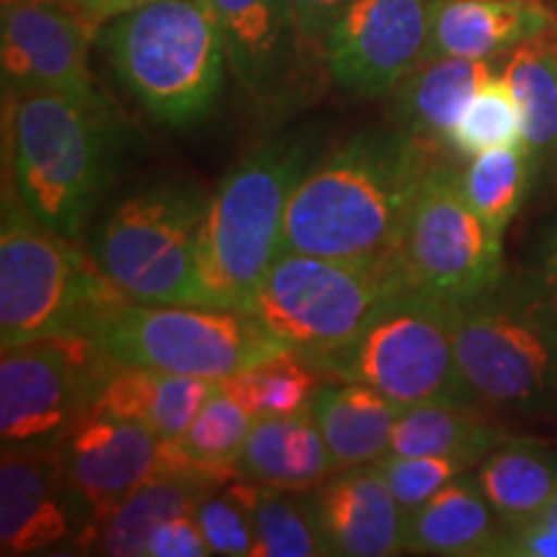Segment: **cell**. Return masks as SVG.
Returning <instances> with one entry per match:
<instances>
[{"label":"cell","instance_id":"8fae6325","mask_svg":"<svg viewBox=\"0 0 557 557\" xmlns=\"http://www.w3.org/2000/svg\"><path fill=\"white\" fill-rule=\"evenodd\" d=\"M120 369L88 333H52L9 348L0 361V442L3 451L60 449L99 413Z\"/></svg>","mask_w":557,"mask_h":557},{"label":"cell","instance_id":"e575fe53","mask_svg":"<svg viewBox=\"0 0 557 557\" xmlns=\"http://www.w3.org/2000/svg\"><path fill=\"white\" fill-rule=\"evenodd\" d=\"M212 555H253V527L248 508L227 483L207 491L194 508Z\"/></svg>","mask_w":557,"mask_h":557},{"label":"cell","instance_id":"9a60e30c","mask_svg":"<svg viewBox=\"0 0 557 557\" xmlns=\"http://www.w3.org/2000/svg\"><path fill=\"white\" fill-rule=\"evenodd\" d=\"M96 29L65 0H21L0 11L3 90H47L81 101H103L90 73Z\"/></svg>","mask_w":557,"mask_h":557},{"label":"cell","instance_id":"6da1fadb","mask_svg":"<svg viewBox=\"0 0 557 557\" xmlns=\"http://www.w3.org/2000/svg\"><path fill=\"white\" fill-rule=\"evenodd\" d=\"M438 156L400 127H369L315 160L292 191L282 250L398 267L408 212Z\"/></svg>","mask_w":557,"mask_h":557},{"label":"cell","instance_id":"52a82bcc","mask_svg":"<svg viewBox=\"0 0 557 557\" xmlns=\"http://www.w3.org/2000/svg\"><path fill=\"white\" fill-rule=\"evenodd\" d=\"M209 199L205 186L186 178L143 186L101 218L88 253L132 302L207 308L199 248Z\"/></svg>","mask_w":557,"mask_h":557},{"label":"cell","instance_id":"f1b7e54d","mask_svg":"<svg viewBox=\"0 0 557 557\" xmlns=\"http://www.w3.org/2000/svg\"><path fill=\"white\" fill-rule=\"evenodd\" d=\"M225 485V483H222ZM218 487L191 475L156 472L122 500L96 534L90 553L114 557H145L148 540L156 529L178 513L194 511L207 491Z\"/></svg>","mask_w":557,"mask_h":557},{"label":"cell","instance_id":"ab89813d","mask_svg":"<svg viewBox=\"0 0 557 557\" xmlns=\"http://www.w3.org/2000/svg\"><path fill=\"white\" fill-rule=\"evenodd\" d=\"M148 3H158V0H70V5H75L96 29H101L107 21Z\"/></svg>","mask_w":557,"mask_h":557},{"label":"cell","instance_id":"603a6c76","mask_svg":"<svg viewBox=\"0 0 557 557\" xmlns=\"http://www.w3.org/2000/svg\"><path fill=\"white\" fill-rule=\"evenodd\" d=\"M310 408L336 470L377 462L385 457L393 429L403 413L398 403L380 389L336 380L318 387Z\"/></svg>","mask_w":557,"mask_h":557},{"label":"cell","instance_id":"44dd1931","mask_svg":"<svg viewBox=\"0 0 557 557\" xmlns=\"http://www.w3.org/2000/svg\"><path fill=\"white\" fill-rule=\"evenodd\" d=\"M508 529L493 513L475 470L462 472L406 517V553L500 557Z\"/></svg>","mask_w":557,"mask_h":557},{"label":"cell","instance_id":"ac0fdd59","mask_svg":"<svg viewBox=\"0 0 557 557\" xmlns=\"http://www.w3.org/2000/svg\"><path fill=\"white\" fill-rule=\"evenodd\" d=\"M305 498L325 555L406 553V517L374 462L331 472Z\"/></svg>","mask_w":557,"mask_h":557},{"label":"cell","instance_id":"277c9868","mask_svg":"<svg viewBox=\"0 0 557 557\" xmlns=\"http://www.w3.org/2000/svg\"><path fill=\"white\" fill-rule=\"evenodd\" d=\"M312 165L297 135L263 139L225 173L207 209L199 278L207 308L243 310L276 256L292 191Z\"/></svg>","mask_w":557,"mask_h":557},{"label":"cell","instance_id":"5bb4252c","mask_svg":"<svg viewBox=\"0 0 557 557\" xmlns=\"http://www.w3.org/2000/svg\"><path fill=\"white\" fill-rule=\"evenodd\" d=\"M436 0H351L325 39L331 81L354 99L393 94L426 58Z\"/></svg>","mask_w":557,"mask_h":557},{"label":"cell","instance_id":"30bf717a","mask_svg":"<svg viewBox=\"0 0 557 557\" xmlns=\"http://www.w3.org/2000/svg\"><path fill=\"white\" fill-rule=\"evenodd\" d=\"M120 367L227 380L289 351L246 310L122 299L90 331Z\"/></svg>","mask_w":557,"mask_h":557},{"label":"cell","instance_id":"7a4b0ae2","mask_svg":"<svg viewBox=\"0 0 557 557\" xmlns=\"http://www.w3.org/2000/svg\"><path fill=\"white\" fill-rule=\"evenodd\" d=\"M124 129L109 99L81 101L47 90H3V176L24 207L78 243L114 184Z\"/></svg>","mask_w":557,"mask_h":557},{"label":"cell","instance_id":"5b68a950","mask_svg":"<svg viewBox=\"0 0 557 557\" xmlns=\"http://www.w3.org/2000/svg\"><path fill=\"white\" fill-rule=\"evenodd\" d=\"M124 297L78 243L34 218L3 176L0 199V348L52 333H88Z\"/></svg>","mask_w":557,"mask_h":557},{"label":"cell","instance_id":"8992f818","mask_svg":"<svg viewBox=\"0 0 557 557\" xmlns=\"http://www.w3.org/2000/svg\"><path fill=\"white\" fill-rule=\"evenodd\" d=\"M457 357L485 413L549 410L557 389V305L529 274L459 305Z\"/></svg>","mask_w":557,"mask_h":557},{"label":"cell","instance_id":"60d3db41","mask_svg":"<svg viewBox=\"0 0 557 557\" xmlns=\"http://www.w3.org/2000/svg\"><path fill=\"white\" fill-rule=\"evenodd\" d=\"M549 410H557V389H555V395H553V406H549Z\"/></svg>","mask_w":557,"mask_h":557},{"label":"cell","instance_id":"2e32d148","mask_svg":"<svg viewBox=\"0 0 557 557\" xmlns=\"http://www.w3.org/2000/svg\"><path fill=\"white\" fill-rule=\"evenodd\" d=\"M94 545V513L67 483L60 449L3 451L0 553L41 555Z\"/></svg>","mask_w":557,"mask_h":557},{"label":"cell","instance_id":"9c48e42d","mask_svg":"<svg viewBox=\"0 0 557 557\" xmlns=\"http://www.w3.org/2000/svg\"><path fill=\"white\" fill-rule=\"evenodd\" d=\"M406 284L398 267H361L282 250L243 310L320 369L359 336L382 299Z\"/></svg>","mask_w":557,"mask_h":557},{"label":"cell","instance_id":"d6a6232c","mask_svg":"<svg viewBox=\"0 0 557 557\" xmlns=\"http://www.w3.org/2000/svg\"><path fill=\"white\" fill-rule=\"evenodd\" d=\"M521 143V114L517 96L504 78V73L491 75L455 129L451 150L462 158H475L480 152L506 148Z\"/></svg>","mask_w":557,"mask_h":557},{"label":"cell","instance_id":"d4e9b609","mask_svg":"<svg viewBox=\"0 0 557 557\" xmlns=\"http://www.w3.org/2000/svg\"><path fill=\"white\" fill-rule=\"evenodd\" d=\"M487 504L506 529H517L557 496V451L540 438L508 436L475 465Z\"/></svg>","mask_w":557,"mask_h":557},{"label":"cell","instance_id":"f35d334b","mask_svg":"<svg viewBox=\"0 0 557 557\" xmlns=\"http://www.w3.org/2000/svg\"><path fill=\"white\" fill-rule=\"evenodd\" d=\"M542 289L547 292V297L557 305V220L553 225L545 227V233L540 235L537 246L532 253V267L527 271Z\"/></svg>","mask_w":557,"mask_h":557},{"label":"cell","instance_id":"7402d4cb","mask_svg":"<svg viewBox=\"0 0 557 557\" xmlns=\"http://www.w3.org/2000/svg\"><path fill=\"white\" fill-rule=\"evenodd\" d=\"M238 470L250 483L295 493L310 491L336 472L312 408L292 416L256 418Z\"/></svg>","mask_w":557,"mask_h":557},{"label":"cell","instance_id":"484cf974","mask_svg":"<svg viewBox=\"0 0 557 557\" xmlns=\"http://www.w3.org/2000/svg\"><path fill=\"white\" fill-rule=\"evenodd\" d=\"M504 78L517 96L521 143L540 181L557 184V26L506 54Z\"/></svg>","mask_w":557,"mask_h":557},{"label":"cell","instance_id":"b9f144b4","mask_svg":"<svg viewBox=\"0 0 557 557\" xmlns=\"http://www.w3.org/2000/svg\"><path fill=\"white\" fill-rule=\"evenodd\" d=\"M3 3H21V0H3Z\"/></svg>","mask_w":557,"mask_h":557},{"label":"cell","instance_id":"4316f807","mask_svg":"<svg viewBox=\"0 0 557 557\" xmlns=\"http://www.w3.org/2000/svg\"><path fill=\"white\" fill-rule=\"evenodd\" d=\"M256 418L220 389L178 438H163L158 472L191 475L209 483L240 478L238 459Z\"/></svg>","mask_w":557,"mask_h":557},{"label":"cell","instance_id":"3957f363","mask_svg":"<svg viewBox=\"0 0 557 557\" xmlns=\"http://www.w3.org/2000/svg\"><path fill=\"white\" fill-rule=\"evenodd\" d=\"M103 58L152 120L191 127L209 116L225 86V45L209 0H158L107 21Z\"/></svg>","mask_w":557,"mask_h":557},{"label":"cell","instance_id":"ee69618b","mask_svg":"<svg viewBox=\"0 0 557 557\" xmlns=\"http://www.w3.org/2000/svg\"><path fill=\"white\" fill-rule=\"evenodd\" d=\"M553 3H557V0H553Z\"/></svg>","mask_w":557,"mask_h":557},{"label":"cell","instance_id":"ba28073f","mask_svg":"<svg viewBox=\"0 0 557 557\" xmlns=\"http://www.w3.org/2000/svg\"><path fill=\"white\" fill-rule=\"evenodd\" d=\"M457 302L406 284L382 299L359 336L325 361L320 374L380 389L400 408L472 406L457 357Z\"/></svg>","mask_w":557,"mask_h":557},{"label":"cell","instance_id":"7c38bea8","mask_svg":"<svg viewBox=\"0 0 557 557\" xmlns=\"http://www.w3.org/2000/svg\"><path fill=\"white\" fill-rule=\"evenodd\" d=\"M410 287L462 305L506 276L504 233L480 218L459 186V169L438 158L410 207L398 248Z\"/></svg>","mask_w":557,"mask_h":557},{"label":"cell","instance_id":"cb8c5ba5","mask_svg":"<svg viewBox=\"0 0 557 557\" xmlns=\"http://www.w3.org/2000/svg\"><path fill=\"white\" fill-rule=\"evenodd\" d=\"M222 389V382L160 372L148 367H120L111 377L96 416L132 418L158 431L163 438H178L201 408Z\"/></svg>","mask_w":557,"mask_h":557},{"label":"cell","instance_id":"83f0119b","mask_svg":"<svg viewBox=\"0 0 557 557\" xmlns=\"http://www.w3.org/2000/svg\"><path fill=\"white\" fill-rule=\"evenodd\" d=\"M511 431L485 410L459 403H421L403 408L389 438L393 455L459 457L478 465Z\"/></svg>","mask_w":557,"mask_h":557},{"label":"cell","instance_id":"1f68e13d","mask_svg":"<svg viewBox=\"0 0 557 557\" xmlns=\"http://www.w3.org/2000/svg\"><path fill=\"white\" fill-rule=\"evenodd\" d=\"M323 385V374L295 351L276 354L261 364L243 369L222 380V389L233 395L253 418L292 416L310 408L312 395Z\"/></svg>","mask_w":557,"mask_h":557},{"label":"cell","instance_id":"8d00e7d4","mask_svg":"<svg viewBox=\"0 0 557 557\" xmlns=\"http://www.w3.org/2000/svg\"><path fill=\"white\" fill-rule=\"evenodd\" d=\"M500 557H557V496L540 517L508 529Z\"/></svg>","mask_w":557,"mask_h":557},{"label":"cell","instance_id":"d590c367","mask_svg":"<svg viewBox=\"0 0 557 557\" xmlns=\"http://www.w3.org/2000/svg\"><path fill=\"white\" fill-rule=\"evenodd\" d=\"M212 549L207 545L205 532H201L199 519L194 511L178 513L163 521L156 532L150 534L145 557H207Z\"/></svg>","mask_w":557,"mask_h":557},{"label":"cell","instance_id":"d6986e66","mask_svg":"<svg viewBox=\"0 0 557 557\" xmlns=\"http://www.w3.org/2000/svg\"><path fill=\"white\" fill-rule=\"evenodd\" d=\"M557 26L549 0H436L426 60H498Z\"/></svg>","mask_w":557,"mask_h":557},{"label":"cell","instance_id":"74e56055","mask_svg":"<svg viewBox=\"0 0 557 557\" xmlns=\"http://www.w3.org/2000/svg\"><path fill=\"white\" fill-rule=\"evenodd\" d=\"M351 0H289L299 32L315 50L325 54V39Z\"/></svg>","mask_w":557,"mask_h":557},{"label":"cell","instance_id":"836d02e7","mask_svg":"<svg viewBox=\"0 0 557 557\" xmlns=\"http://www.w3.org/2000/svg\"><path fill=\"white\" fill-rule=\"evenodd\" d=\"M385 475L389 491L398 500L403 517L421 508L434 493L451 483L462 472L475 470V465L459 457H423V455H393L387 451L374 462Z\"/></svg>","mask_w":557,"mask_h":557},{"label":"cell","instance_id":"7bdbcfd3","mask_svg":"<svg viewBox=\"0 0 557 557\" xmlns=\"http://www.w3.org/2000/svg\"><path fill=\"white\" fill-rule=\"evenodd\" d=\"M65 3H70V0H65Z\"/></svg>","mask_w":557,"mask_h":557},{"label":"cell","instance_id":"e0dca14e","mask_svg":"<svg viewBox=\"0 0 557 557\" xmlns=\"http://www.w3.org/2000/svg\"><path fill=\"white\" fill-rule=\"evenodd\" d=\"M160 444L163 436L158 431L116 416H94L62 444L67 483L94 513V542L109 513L156 475Z\"/></svg>","mask_w":557,"mask_h":557},{"label":"cell","instance_id":"4dcf8cb0","mask_svg":"<svg viewBox=\"0 0 557 557\" xmlns=\"http://www.w3.org/2000/svg\"><path fill=\"white\" fill-rule=\"evenodd\" d=\"M537 184L532 156L524 143L480 152L459 169V186L480 218L506 233Z\"/></svg>","mask_w":557,"mask_h":557},{"label":"cell","instance_id":"f546056e","mask_svg":"<svg viewBox=\"0 0 557 557\" xmlns=\"http://www.w3.org/2000/svg\"><path fill=\"white\" fill-rule=\"evenodd\" d=\"M248 508L253 527V557H318L325 555L315 524H312L308 498L295 491H276L235 478L227 483Z\"/></svg>","mask_w":557,"mask_h":557},{"label":"cell","instance_id":"ffe728a7","mask_svg":"<svg viewBox=\"0 0 557 557\" xmlns=\"http://www.w3.org/2000/svg\"><path fill=\"white\" fill-rule=\"evenodd\" d=\"M496 73V60L436 58L421 62L389 94L393 124L438 156H449L455 152L451 139L465 109Z\"/></svg>","mask_w":557,"mask_h":557},{"label":"cell","instance_id":"4fadbf2b","mask_svg":"<svg viewBox=\"0 0 557 557\" xmlns=\"http://www.w3.org/2000/svg\"><path fill=\"white\" fill-rule=\"evenodd\" d=\"M227 70L259 116H287L315 96L325 54L299 32L289 0H209Z\"/></svg>","mask_w":557,"mask_h":557}]
</instances>
